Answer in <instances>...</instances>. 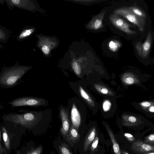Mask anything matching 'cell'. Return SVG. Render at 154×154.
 I'll list each match as a JSON object with an SVG mask.
<instances>
[{"mask_svg":"<svg viewBox=\"0 0 154 154\" xmlns=\"http://www.w3.org/2000/svg\"><path fill=\"white\" fill-rule=\"evenodd\" d=\"M47 101L42 97H26L19 98L11 101L9 103L13 107L22 106H37L46 105Z\"/></svg>","mask_w":154,"mask_h":154,"instance_id":"cell-4","label":"cell"},{"mask_svg":"<svg viewBox=\"0 0 154 154\" xmlns=\"http://www.w3.org/2000/svg\"><path fill=\"white\" fill-rule=\"evenodd\" d=\"M106 128L112 144V147L115 154H122L119 146L115 138L114 134L109 127L106 125Z\"/></svg>","mask_w":154,"mask_h":154,"instance_id":"cell-14","label":"cell"},{"mask_svg":"<svg viewBox=\"0 0 154 154\" xmlns=\"http://www.w3.org/2000/svg\"><path fill=\"white\" fill-rule=\"evenodd\" d=\"M96 129L95 127L92 128L87 134L84 141L83 149L86 152L94 139L96 134Z\"/></svg>","mask_w":154,"mask_h":154,"instance_id":"cell-13","label":"cell"},{"mask_svg":"<svg viewBox=\"0 0 154 154\" xmlns=\"http://www.w3.org/2000/svg\"><path fill=\"white\" fill-rule=\"evenodd\" d=\"M34 29H27L23 31L20 35L18 38L22 39L30 35L34 31Z\"/></svg>","mask_w":154,"mask_h":154,"instance_id":"cell-23","label":"cell"},{"mask_svg":"<svg viewBox=\"0 0 154 154\" xmlns=\"http://www.w3.org/2000/svg\"><path fill=\"white\" fill-rule=\"evenodd\" d=\"M75 1H78H78H79V2H83V1H84V2H85H85H93V1H94V0H88H88H86V1H84H84H82V0H81H81H80V1H79H79H78V0H76H76H75Z\"/></svg>","mask_w":154,"mask_h":154,"instance_id":"cell-32","label":"cell"},{"mask_svg":"<svg viewBox=\"0 0 154 154\" xmlns=\"http://www.w3.org/2000/svg\"><path fill=\"white\" fill-rule=\"evenodd\" d=\"M2 136L4 145L7 149H9L10 146V142L7 132L4 127L2 128Z\"/></svg>","mask_w":154,"mask_h":154,"instance_id":"cell-20","label":"cell"},{"mask_svg":"<svg viewBox=\"0 0 154 154\" xmlns=\"http://www.w3.org/2000/svg\"><path fill=\"white\" fill-rule=\"evenodd\" d=\"M30 69L29 66H15L5 70L1 75L0 83L8 87L14 85Z\"/></svg>","mask_w":154,"mask_h":154,"instance_id":"cell-2","label":"cell"},{"mask_svg":"<svg viewBox=\"0 0 154 154\" xmlns=\"http://www.w3.org/2000/svg\"><path fill=\"white\" fill-rule=\"evenodd\" d=\"M123 124L125 126L131 127L137 126L143 123L141 118L134 115H125L123 118Z\"/></svg>","mask_w":154,"mask_h":154,"instance_id":"cell-9","label":"cell"},{"mask_svg":"<svg viewBox=\"0 0 154 154\" xmlns=\"http://www.w3.org/2000/svg\"><path fill=\"white\" fill-rule=\"evenodd\" d=\"M147 116H154V100L148 107L142 111Z\"/></svg>","mask_w":154,"mask_h":154,"instance_id":"cell-22","label":"cell"},{"mask_svg":"<svg viewBox=\"0 0 154 154\" xmlns=\"http://www.w3.org/2000/svg\"><path fill=\"white\" fill-rule=\"evenodd\" d=\"M111 105V103L109 100H105L103 101L102 105L103 111L106 112L109 110L110 109Z\"/></svg>","mask_w":154,"mask_h":154,"instance_id":"cell-28","label":"cell"},{"mask_svg":"<svg viewBox=\"0 0 154 154\" xmlns=\"http://www.w3.org/2000/svg\"><path fill=\"white\" fill-rule=\"evenodd\" d=\"M122 80L123 82L127 85H132L140 82L139 77L131 72L124 73L122 76Z\"/></svg>","mask_w":154,"mask_h":154,"instance_id":"cell-11","label":"cell"},{"mask_svg":"<svg viewBox=\"0 0 154 154\" xmlns=\"http://www.w3.org/2000/svg\"><path fill=\"white\" fill-rule=\"evenodd\" d=\"M135 15L146 20V17L145 12L140 8L135 5L127 7Z\"/></svg>","mask_w":154,"mask_h":154,"instance_id":"cell-16","label":"cell"},{"mask_svg":"<svg viewBox=\"0 0 154 154\" xmlns=\"http://www.w3.org/2000/svg\"><path fill=\"white\" fill-rule=\"evenodd\" d=\"M60 154H73L69 146L65 143H62L58 146Z\"/></svg>","mask_w":154,"mask_h":154,"instance_id":"cell-19","label":"cell"},{"mask_svg":"<svg viewBox=\"0 0 154 154\" xmlns=\"http://www.w3.org/2000/svg\"><path fill=\"white\" fill-rule=\"evenodd\" d=\"M114 13L115 14L124 17L129 22L135 25L141 32L144 31L146 24V20L135 15L127 7L117 9L114 11Z\"/></svg>","mask_w":154,"mask_h":154,"instance_id":"cell-3","label":"cell"},{"mask_svg":"<svg viewBox=\"0 0 154 154\" xmlns=\"http://www.w3.org/2000/svg\"><path fill=\"white\" fill-rule=\"evenodd\" d=\"M124 135L126 138L130 141H133L135 139L134 137L130 134L125 133L124 134Z\"/></svg>","mask_w":154,"mask_h":154,"instance_id":"cell-30","label":"cell"},{"mask_svg":"<svg viewBox=\"0 0 154 154\" xmlns=\"http://www.w3.org/2000/svg\"><path fill=\"white\" fill-rule=\"evenodd\" d=\"M4 152H6V150L3 147L1 143L0 144V153L3 154Z\"/></svg>","mask_w":154,"mask_h":154,"instance_id":"cell-31","label":"cell"},{"mask_svg":"<svg viewBox=\"0 0 154 154\" xmlns=\"http://www.w3.org/2000/svg\"><path fill=\"white\" fill-rule=\"evenodd\" d=\"M72 67L75 73L77 75L80 74L81 69L80 66L76 61H74L72 63Z\"/></svg>","mask_w":154,"mask_h":154,"instance_id":"cell-24","label":"cell"},{"mask_svg":"<svg viewBox=\"0 0 154 154\" xmlns=\"http://www.w3.org/2000/svg\"><path fill=\"white\" fill-rule=\"evenodd\" d=\"M60 115L62 122L60 132L63 136L66 137L68 134L70 127L67 113L63 108L60 109Z\"/></svg>","mask_w":154,"mask_h":154,"instance_id":"cell-8","label":"cell"},{"mask_svg":"<svg viewBox=\"0 0 154 154\" xmlns=\"http://www.w3.org/2000/svg\"><path fill=\"white\" fill-rule=\"evenodd\" d=\"M122 154H129L125 151H122Z\"/></svg>","mask_w":154,"mask_h":154,"instance_id":"cell-33","label":"cell"},{"mask_svg":"<svg viewBox=\"0 0 154 154\" xmlns=\"http://www.w3.org/2000/svg\"><path fill=\"white\" fill-rule=\"evenodd\" d=\"M66 140L72 146L77 143L80 139L78 130L72 125L68 134L66 136Z\"/></svg>","mask_w":154,"mask_h":154,"instance_id":"cell-10","label":"cell"},{"mask_svg":"<svg viewBox=\"0 0 154 154\" xmlns=\"http://www.w3.org/2000/svg\"><path fill=\"white\" fill-rule=\"evenodd\" d=\"M94 86L96 89L100 93L109 95H113V94L111 91L104 86L98 84H95Z\"/></svg>","mask_w":154,"mask_h":154,"instance_id":"cell-17","label":"cell"},{"mask_svg":"<svg viewBox=\"0 0 154 154\" xmlns=\"http://www.w3.org/2000/svg\"><path fill=\"white\" fill-rule=\"evenodd\" d=\"M111 22L116 27L128 35H132L136 34L137 32L131 30L132 26L115 14H111L109 17Z\"/></svg>","mask_w":154,"mask_h":154,"instance_id":"cell-6","label":"cell"},{"mask_svg":"<svg viewBox=\"0 0 154 154\" xmlns=\"http://www.w3.org/2000/svg\"><path fill=\"white\" fill-rule=\"evenodd\" d=\"M99 140L98 136H96L91 144L90 151L91 153H94L97 148Z\"/></svg>","mask_w":154,"mask_h":154,"instance_id":"cell-25","label":"cell"},{"mask_svg":"<svg viewBox=\"0 0 154 154\" xmlns=\"http://www.w3.org/2000/svg\"><path fill=\"white\" fill-rule=\"evenodd\" d=\"M42 149V146H40L29 151L25 154H41Z\"/></svg>","mask_w":154,"mask_h":154,"instance_id":"cell-26","label":"cell"},{"mask_svg":"<svg viewBox=\"0 0 154 154\" xmlns=\"http://www.w3.org/2000/svg\"><path fill=\"white\" fill-rule=\"evenodd\" d=\"M144 141L145 143L151 145L154 144V133L146 137Z\"/></svg>","mask_w":154,"mask_h":154,"instance_id":"cell-27","label":"cell"},{"mask_svg":"<svg viewBox=\"0 0 154 154\" xmlns=\"http://www.w3.org/2000/svg\"><path fill=\"white\" fill-rule=\"evenodd\" d=\"M41 112H32L23 114L11 113L6 116V120L16 124H19L25 128H31L41 119Z\"/></svg>","mask_w":154,"mask_h":154,"instance_id":"cell-1","label":"cell"},{"mask_svg":"<svg viewBox=\"0 0 154 154\" xmlns=\"http://www.w3.org/2000/svg\"><path fill=\"white\" fill-rule=\"evenodd\" d=\"M144 154H154V152H148L147 153H145Z\"/></svg>","mask_w":154,"mask_h":154,"instance_id":"cell-34","label":"cell"},{"mask_svg":"<svg viewBox=\"0 0 154 154\" xmlns=\"http://www.w3.org/2000/svg\"><path fill=\"white\" fill-rule=\"evenodd\" d=\"M41 50L43 53L46 55H48L50 52V48L48 46L44 45L41 48Z\"/></svg>","mask_w":154,"mask_h":154,"instance_id":"cell-29","label":"cell"},{"mask_svg":"<svg viewBox=\"0 0 154 154\" xmlns=\"http://www.w3.org/2000/svg\"><path fill=\"white\" fill-rule=\"evenodd\" d=\"M103 15V14H101L100 17V15L94 17L89 24L88 27L93 29H99L102 25Z\"/></svg>","mask_w":154,"mask_h":154,"instance_id":"cell-15","label":"cell"},{"mask_svg":"<svg viewBox=\"0 0 154 154\" xmlns=\"http://www.w3.org/2000/svg\"><path fill=\"white\" fill-rule=\"evenodd\" d=\"M79 88V92L81 96L86 100L89 104L92 106H94V102L88 94L81 86H80Z\"/></svg>","mask_w":154,"mask_h":154,"instance_id":"cell-18","label":"cell"},{"mask_svg":"<svg viewBox=\"0 0 154 154\" xmlns=\"http://www.w3.org/2000/svg\"><path fill=\"white\" fill-rule=\"evenodd\" d=\"M71 118L72 125L78 130L81 123V118L79 111L74 103L71 112Z\"/></svg>","mask_w":154,"mask_h":154,"instance_id":"cell-12","label":"cell"},{"mask_svg":"<svg viewBox=\"0 0 154 154\" xmlns=\"http://www.w3.org/2000/svg\"><path fill=\"white\" fill-rule=\"evenodd\" d=\"M152 42V36L149 31L146 39L141 43L138 42L135 44V48L139 56L143 58L147 57L149 53Z\"/></svg>","mask_w":154,"mask_h":154,"instance_id":"cell-5","label":"cell"},{"mask_svg":"<svg viewBox=\"0 0 154 154\" xmlns=\"http://www.w3.org/2000/svg\"><path fill=\"white\" fill-rule=\"evenodd\" d=\"M121 46V43L118 41L112 40L109 44L110 49L112 51H116Z\"/></svg>","mask_w":154,"mask_h":154,"instance_id":"cell-21","label":"cell"},{"mask_svg":"<svg viewBox=\"0 0 154 154\" xmlns=\"http://www.w3.org/2000/svg\"><path fill=\"white\" fill-rule=\"evenodd\" d=\"M131 147L132 150L141 153L154 152V146L145 143L140 140L134 142Z\"/></svg>","mask_w":154,"mask_h":154,"instance_id":"cell-7","label":"cell"}]
</instances>
